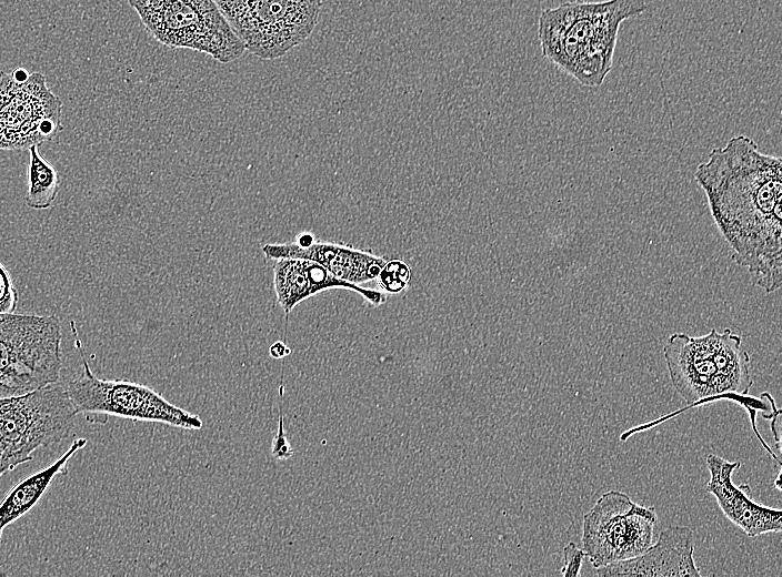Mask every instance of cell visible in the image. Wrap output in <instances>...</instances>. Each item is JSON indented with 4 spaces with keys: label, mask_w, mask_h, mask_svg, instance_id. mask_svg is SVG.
Here are the masks:
<instances>
[{
    "label": "cell",
    "mask_w": 782,
    "mask_h": 577,
    "mask_svg": "<svg viewBox=\"0 0 782 577\" xmlns=\"http://www.w3.org/2000/svg\"><path fill=\"white\" fill-rule=\"evenodd\" d=\"M695 180L705 193L714 222L748 269L752 282L772 293L782 283L781 158L763 153L740 134L711 151Z\"/></svg>",
    "instance_id": "1"
},
{
    "label": "cell",
    "mask_w": 782,
    "mask_h": 577,
    "mask_svg": "<svg viewBox=\"0 0 782 577\" xmlns=\"http://www.w3.org/2000/svg\"><path fill=\"white\" fill-rule=\"evenodd\" d=\"M671 382L686 406L662 417L634 426L620 435L621 442L631 436L649 431L693 407L704 406L719 401L738 404L749 414L752 431L773 460L780 465L781 459L764 442L756 427V415L771 419L774 414L766 411L776 408L772 396L764 392L760 397L749 395L753 385L751 358L743 347L742 337L730 328L718 332L712 328L701 336L674 333L663 346Z\"/></svg>",
    "instance_id": "2"
},
{
    "label": "cell",
    "mask_w": 782,
    "mask_h": 577,
    "mask_svg": "<svg viewBox=\"0 0 782 577\" xmlns=\"http://www.w3.org/2000/svg\"><path fill=\"white\" fill-rule=\"evenodd\" d=\"M644 0L567 2L541 12L543 55L582 85H601L612 68L620 24L646 10Z\"/></svg>",
    "instance_id": "3"
},
{
    "label": "cell",
    "mask_w": 782,
    "mask_h": 577,
    "mask_svg": "<svg viewBox=\"0 0 782 577\" xmlns=\"http://www.w3.org/2000/svg\"><path fill=\"white\" fill-rule=\"evenodd\" d=\"M61 343L56 315L0 314V398L59 382Z\"/></svg>",
    "instance_id": "4"
},
{
    "label": "cell",
    "mask_w": 782,
    "mask_h": 577,
    "mask_svg": "<svg viewBox=\"0 0 782 577\" xmlns=\"http://www.w3.org/2000/svg\"><path fill=\"white\" fill-rule=\"evenodd\" d=\"M77 415L66 387L58 382L0 398V478L32 460L37 449L66 439Z\"/></svg>",
    "instance_id": "5"
},
{
    "label": "cell",
    "mask_w": 782,
    "mask_h": 577,
    "mask_svg": "<svg viewBox=\"0 0 782 577\" xmlns=\"http://www.w3.org/2000/svg\"><path fill=\"white\" fill-rule=\"evenodd\" d=\"M144 29L160 43L211 55L221 63L245 48L213 0H128Z\"/></svg>",
    "instance_id": "6"
},
{
    "label": "cell",
    "mask_w": 782,
    "mask_h": 577,
    "mask_svg": "<svg viewBox=\"0 0 782 577\" xmlns=\"http://www.w3.org/2000/svg\"><path fill=\"white\" fill-rule=\"evenodd\" d=\"M81 356L82 373L71 379L66 389L77 414L87 421L104 423L108 417L162 423L184 429H200L203 425L198 415L180 408L147 385L126 379L99 378L91 371L81 343L76 340Z\"/></svg>",
    "instance_id": "7"
},
{
    "label": "cell",
    "mask_w": 782,
    "mask_h": 577,
    "mask_svg": "<svg viewBox=\"0 0 782 577\" xmlns=\"http://www.w3.org/2000/svg\"><path fill=\"white\" fill-rule=\"evenodd\" d=\"M245 50L274 60L313 31L321 0H213Z\"/></svg>",
    "instance_id": "8"
},
{
    "label": "cell",
    "mask_w": 782,
    "mask_h": 577,
    "mask_svg": "<svg viewBox=\"0 0 782 577\" xmlns=\"http://www.w3.org/2000/svg\"><path fill=\"white\" fill-rule=\"evenodd\" d=\"M656 522L653 506L609 490L583 516L582 549L594 568L633 558L652 545Z\"/></svg>",
    "instance_id": "9"
},
{
    "label": "cell",
    "mask_w": 782,
    "mask_h": 577,
    "mask_svg": "<svg viewBox=\"0 0 782 577\" xmlns=\"http://www.w3.org/2000/svg\"><path fill=\"white\" fill-rule=\"evenodd\" d=\"M62 101L40 72L26 81L0 70V150L22 151L53 140L62 130Z\"/></svg>",
    "instance_id": "10"
},
{
    "label": "cell",
    "mask_w": 782,
    "mask_h": 577,
    "mask_svg": "<svg viewBox=\"0 0 782 577\" xmlns=\"http://www.w3.org/2000/svg\"><path fill=\"white\" fill-rule=\"evenodd\" d=\"M705 463L710 473L705 489L714 496L720 509L729 520L750 537L782 530V510L780 508L754 502L751 498L749 485H734L732 475L741 466L739 460L729 462L710 453L705 457Z\"/></svg>",
    "instance_id": "11"
},
{
    "label": "cell",
    "mask_w": 782,
    "mask_h": 577,
    "mask_svg": "<svg viewBox=\"0 0 782 577\" xmlns=\"http://www.w3.org/2000/svg\"><path fill=\"white\" fill-rule=\"evenodd\" d=\"M694 535L686 526H669L661 530L655 544L644 553L622 561L595 568L601 577L645 576L684 577L701 576L694 558Z\"/></svg>",
    "instance_id": "12"
},
{
    "label": "cell",
    "mask_w": 782,
    "mask_h": 577,
    "mask_svg": "<svg viewBox=\"0 0 782 577\" xmlns=\"http://www.w3.org/2000/svg\"><path fill=\"white\" fill-rule=\"evenodd\" d=\"M273 287L277 302L287 315L301 302L331 288L357 292L373 305L385 301L381 292L338 279L319 263L305 259H278L273 266Z\"/></svg>",
    "instance_id": "13"
},
{
    "label": "cell",
    "mask_w": 782,
    "mask_h": 577,
    "mask_svg": "<svg viewBox=\"0 0 782 577\" xmlns=\"http://www.w3.org/2000/svg\"><path fill=\"white\" fill-rule=\"evenodd\" d=\"M262 252L273 260L292 257L317 262L338 279L357 285L374 280L387 262L368 251L315 241L308 245L268 243L262 246Z\"/></svg>",
    "instance_id": "14"
},
{
    "label": "cell",
    "mask_w": 782,
    "mask_h": 577,
    "mask_svg": "<svg viewBox=\"0 0 782 577\" xmlns=\"http://www.w3.org/2000/svg\"><path fill=\"white\" fill-rule=\"evenodd\" d=\"M88 443L76 438L71 446L51 465L17 483L0 503V544L7 526L26 515L40 500L57 475H67L73 455Z\"/></svg>",
    "instance_id": "15"
},
{
    "label": "cell",
    "mask_w": 782,
    "mask_h": 577,
    "mask_svg": "<svg viewBox=\"0 0 782 577\" xmlns=\"http://www.w3.org/2000/svg\"><path fill=\"white\" fill-rule=\"evenodd\" d=\"M61 180L56 169L40 154L39 146L29 149L28 185L26 204L33 210L52 206L57 199Z\"/></svg>",
    "instance_id": "16"
},
{
    "label": "cell",
    "mask_w": 782,
    "mask_h": 577,
    "mask_svg": "<svg viewBox=\"0 0 782 577\" xmlns=\"http://www.w3.org/2000/svg\"><path fill=\"white\" fill-rule=\"evenodd\" d=\"M375 279L384 292L398 294L408 286L411 279V270L403 261L392 260L385 262Z\"/></svg>",
    "instance_id": "17"
},
{
    "label": "cell",
    "mask_w": 782,
    "mask_h": 577,
    "mask_svg": "<svg viewBox=\"0 0 782 577\" xmlns=\"http://www.w3.org/2000/svg\"><path fill=\"white\" fill-rule=\"evenodd\" d=\"M284 393V386H283V375H281V382L279 386V398H280V406H279V424H278V431L272 439L271 444V454L275 459L280 460H285L289 459L294 451L289 443L285 433H284V426H283V406H282V396Z\"/></svg>",
    "instance_id": "18"
},
{
    "label": "cell",
    "mask_w": 782,
    "mask_h": 577,
    "mask_svg": "<svg viewBox=\"0 0 782 577\" xmlns=\"http://www.w3.org/2000/svg\"><path fill=\"white\" fill-rule=\"evenodd\" d=\"M19 294L7 267L0 262V314L16 313Z\"/></svg>",
    "instance_id": "19"
},
{
    "label": "cell",
    "mask_w": 782,
    "mask_h": 577,
    "mask_svg": "<svg viewBox=\"0 0 782 577\" xmlns=\"http://www.w3.org/2000/svg\"><path fill=\"white\" fill-rule=\"evenodd\" d=\"M586 555L583 549L570 541L563 547V565L561 575L563 577H574L581 575V568Z\"/></svg>",
    "instance_id": "20"
},
{
    "label": "cell",
    "mask_w": 782,
    "mask_h": 577,
    "mask_svg": "<svg viewBox=\"0 0 782 577\" xmlns=\"http://www.w3.org/2000/svg\"><path fill=\"white\" fill-rule=\"evenodd\" d=\"M270 356L273 358H284L290 355L291 350L284 342L277 341L269 348Z\"/></svg>",
    "instance_id": "21"
},
{
    "label": "cell",
    "mask_w": 782,
    "mask_h": 577,
    "mask_svg": "<svg viewBox=\"0 0 782 577\" xmlns=\"http://www.w3.org/2000/svg\"><path fill=\"white\" fill-rule=\"evenodd\" d=\"M11 75H12V78H13L14 80H17V81H19V82H22V81H26V80L29 78L30 73H29L26 69H23V68H16V69L11 72Z\"/></svg>",
    "instance_id": "22"
},
{
    "label": "cell",
    "mask_w": 782,
    "mask_h": 577,
    "mask_svg": "<svg viewBox=\"0 0 782 577\" xmlns=\"http://www.w3.org/2000/svg\"><path fill=\"white\" fill-rule=\"evenodd\" d=\"M778 490H781V468L778 470L776 478L773 483Z\"/></svg>",
    "instance_id": "23"
}]
</instances>
